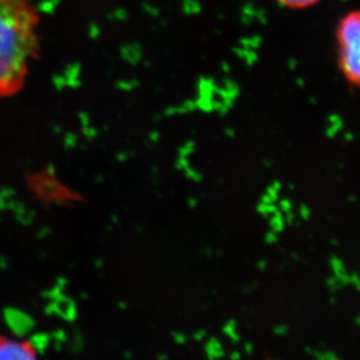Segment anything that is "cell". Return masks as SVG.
Here are the masks:
<instances>
[{"mask_svg":"<svg viewBox=\"0 0 360 360\" xmlns=\"http://www.w3.org/2000/svg\"><path fill=\"white\" fill-rule=\"evenodd\" d=\"M280 6L290 8V10H306L315 6L322 0H274Z\"/></svg>","mask_w":360,"mask_h":360,"instance_id":"obj_4","label":"cell"},{"mask_svg":"<svg viewBox=\"0 0 360 360\" xmlns=\"http://www.w3.org/2000/svg\"><path fill=\"white\" fill-rule=\"evenodd\" d=\"M41 13L33 0H0V97L24 88L41 53Z\"/></svg>","mask_w":360,"mask_h":360,"instance_id":"obj_1","label":"cell"},{"mask_svg":"<svg viewBox=\"0 0 360 360\" xmlns=\"http://www.w3.org/2000/svg\"><path fill=\"white\" fill-rule=\"evenodd\" d=\"M335 34L338 68L351 88H360V8L340 18Z\"/></svg>","mask_w":360,"mask_h":360,"instance_id":"obj_2","label":"cell"},{"mask_svg":"<svg viewBox=\"0 0 360 360\" xmlns=\"http://www.w3.org/2000/svg\"><path fill=\"white\" fill-rule=\"evenodd\" d=\"M35 357L34 347L24 340L0 337V359H32Z\"/></svg>","mask_w":360,"mask_h":360,"instance_id":"obj_3","label":"cell"}]
</instances>
